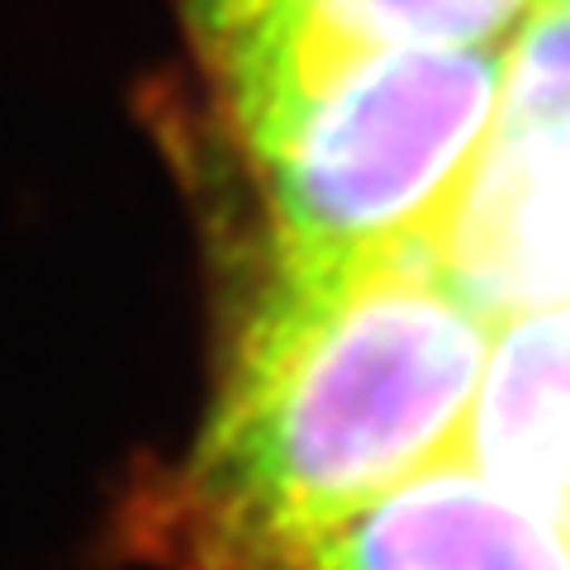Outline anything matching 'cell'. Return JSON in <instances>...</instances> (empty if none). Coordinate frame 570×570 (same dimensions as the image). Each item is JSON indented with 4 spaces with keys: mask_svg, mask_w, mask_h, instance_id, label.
I'll return each mask as SVG.
<instances>
[{
    "mask_svg": "<svg viewBox=\"0 0 570 570\" xmlns=\"http://www.w3.org/2000/svg\"><path fill=\"white\" fill-rule=\"evenodd\" d=\"M490 347L428 243L276 266L228 352L167 532L190 570H285L347 509L456 452Z\"/></svg>",
    "mask_w": 570,
    "mask_h": 570,
    "instance_id": "6da1fadb",
    "label": "cell"
},
{
    "mask_svg": "<svg viewBox=\"0 0 570 570\" xmlns=\"http://www.w3.org/2000/svg\"><path fill=\"white\" fill-rule=\"evenodd\" d=\"M266 219V262H347L428 234L485 134L504 48L190 33Z\"/></svg>",
    "mask_w": 570,
    "mask_h": 570,
    "instance_id": "7a4b0ae2",
    "label": "cell"
},
{
    "mask_svg": "<svg viewBox=\"0 0 570 570\" xmlns=\"http://www.w3.org/2000/svg\"><path fill=\"white\" fill-rule=\"evenodd\" d=\"M423 243L490 324L570 299V6L547 0L519 29L475 157Z\"/></svg>",
    "mask_w": 570,
    "mask_h": 570,
    "instance_id": "3957f363",
    "label": "cell"
},
{
    "mask_svg": "<svg viewBox=\"0 0 570 570\" xmlns=\"http://www.w3.org/2000/svg\"><path fill=\"white\" fill-rule=\"evenodd\" d=\"M285 570H570V542L448 452L309 532Z\"/></svg>",
    "mask_w": 570,
    "mask_h": 570,
    "instance_id": "277c9868",
    "label": "cell"
},
{
    "mask_svg": "<svg viewBox=\"0 0 570 570\" xmlns=\"http://www.w3.org/2000/svg\"><path fill=\"white\" fill-rule=\"evenodd\" d=\"M456 456L570 542V299L499 318Z\"/></svg>",
    "mask_w": 570,
    "mask_h": 570,
    "instance_id": "5b68a950",
    "label": "cell"
},
{
    "mask_svg": "<svg viewBox=\"0 0 570 570\" xmlns=\"http://www.w3.org/2000/svg\"><path fill=\"white\" fill-rule=\"evenodd\" d=\"M547 0H181L186 24H285L337 43L504 48Z\"/></svg>",
    "mask_w": 570,
    "mask_h": 570,
    "instance_id": "8992f818",
    "label": "cell"
},
{
    "mask_svg": "<svg viewBox=\"0 0 570 570\" xmlns=\"http://www.w3.org/2000/svg\"><path fill=\"white\" fill-rule=\"evenodd\" d=\"M557 6H570V0H557Z\"/></svg>",
    "mask_w": 570,
    "mask_h": 570,
    "instance_id": "52a82bcc",
    "label": "cell"
}]
</instances>
